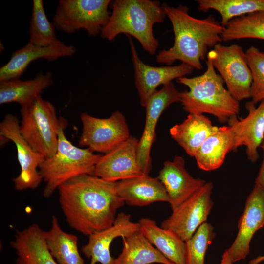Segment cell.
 Returning a JSON list of instances; mask_svg holds the SVG:
<instances>
[{
    "label": "cell",
    "instance_id": "cell-1",
    "mask_svg": "<svg viewBox=\"0 0 264 264\" xmlns=\"http://www.w3.org/2000/svg\"><path fill=\"white\" fill-rule=\"evenodd\" d=\"M116 183L84 174L61 184L59 203L70 227L89 236L112 226L117 211L125 204Z\"/></svg>",
    "mask_w": 264,
    "mask_h": 264
},
{
    "label": "cell",
    "instance_id": "cell-2",
    "mask_svg": "<svg viewBox=\"0 0 264 264\" xmlns=\"http://www.w3.org/2000/svg\"><path fill=\"white\" fill-rule=\"evenodd\" d=\"M162 5L172 25L174 42L169 49L158 53L156 61L172 66L178 60L194 69H202L201 61L207 55L208 49L222 42L221 34L225 27L212 15L199 19L190 15L186 6Z\"/></svg>",
    "mask_w": 264,
    "mask_h": 264
},
{
    "label": "cell",
    "instance_id": "cell-3",
    "mask_svg": "<svg viewBox=\"0 0 264 264\" xmlns=\"http://www.w3.org/2000/svg\"><path fill=\"white\" fill-rule=\"evenodd\" d=\"M166 17L163 5L158 1L116 0L100 36L110 41L121 34L133 37L146 51L154 55L159 44L154 35L153 27L155 23L163 22Z\"/></svg>",
    "mask_w": 264,
    "mask_h": 264
},
{
    "label": "cell",
    "instance_id": "cell-4",
    "mask_svg": "<svg viewBox=\"0 0 264 264\" xmlns=\"http://www.w3.org/2000/svg\"><path fill=\"white\" fill-rule=\"evenodd\" d=\"M205 71L192 78L182 77L177 82L188 87L181 92L180 102L189 114L207 113L216 117L222 123L228 122L240 110V103L224 86V81L218 74L211 58L207 56Z\"/></svg>",
    "mask_w": 264,
    "mask_h": 264
},
{
    "label": "cell",
    "instance_id": "cell-5",
    "mask_svg": "<svg viewBox=\"0 0 264 264\" xmlns=\"http://www.w3.org/2000/svg\"><path fill=\"white\" fill-rule=\"evenodd\" d=\"M65 125L62 121L56 154L45 159L38 168L46 183L43 191L45 198L50 197L61 184L73 177L84 174L94 175L95 166L101 156L88 148L73 145L65 134Z\"/></svg>",
    "mask_w": 264,
    "mask_h": 264
},
{
    "label": "cell",
    "instance_id": "cell-6",
    "mask_svg": "<svg viewBox=\"0 0 264 264\" xmlns=\"http://www.w3.org/2000/svg\"><path fill=\"white\" fill-rule=\"evenodd\" d=\"M20 132L37 152L45 158L53 156L58 145V133L62 123L55 106L41 96L21 107Z\"/></svg>",
    "mask_w": 264,
    "mask_h": 264
},
{
    "label": "cell",
    "instance_id": "cell-7",
    "mask_svg": "<svg viewBox=\"0 0 264 264\" xmlns=\"http://www.w3.org/2000/svg\"><path fill=\"white\" fill-rule=\"evenodd\" d=\"M110 0H60L53 17L55 28L67 34L84 29L92 36L100 34L110 14Z\"/></svg>",
    "mask_w": 264,
    "mask_h": 264
},
{
    "label": "cell",
    "instance_id": "cell-8",
    "mask_svg": "<svg viewBox=\"0 0 264 264\" xmlns=\"http://www.w3.org/2000/svg\"><path fill=\"white\" fill-rule=\"evenodd\" d=\"M215 68L226 84L227 89L239 102L250 98L252 83L245 52L238 44H217L207 53Z\"/></svg>",
    "mask_w": 264,
    "mask_h": 264
},
{
    "label": "cell",
    "instance_id": "cell-9",
    "mask_svg": "<svg viewBox=\"0 0 264 264\" xmlns=\"http://www.w3.org/2000/svg\"><path fill=\"white\" fill-rule=\"evenodd\" d=\"M80 119L83 128L78 144L87 147L93 152L107 154L131 136L126 119L119 111H114L107 118L83 112Z\"/></svg>",
    "mask_w": 264,
    "mask_h": 264
},
{
    "label": "cell",
    "instance_id": "cell-10",
    "mask_svg": "<svg viewBox=\"0 0 264 264\" xmlns=\"http://www.w3.org/2000/svg\"><path fill=\"white\" fill-rule=\"evenodd\" d=\"M213 185L206 182L188 199L172 211L161 227L175 233L184 242L190 238L198 228L207 221L214 203L211 195Z\"/></svg>",
    "mask_w": 264,
    "mask_h": 264
},
{
    "label": "cell",
    "instance_id": "cell-11",
    "mask_svg": "<svg viewBox=\"0 0 264 264\" xmlns=\"http://www.w3.org/2000/svg\"><path fill=\"white\" fill-rule=\"evenodd\" d=\"M0 135L12 141L17 149L21 171L19 176L13 179L15 189L22 191L38 187L43 180L38 168L45 158L36 152L22 137L20 130V121L16 116L5 115L0 123Z\"/></svg>",
    "mask_w": 264,
    "mask_h": 264
},
{
    "label": "cell",
    "instance_id": "cell-12",
    "mask_svg": "<svg viewBox=\"0 0 264 264\" xmlns=\"http://www.w3.org/2000/svg\"><path fill=\"white\" fill-rule=\"evenodd\" d=\"M181 92L177 90L172 82L163 86L148 100L145 107L146 119L144 128L139 140L137 157L142 172L149 175L152 168L150 152L156 140L155 129L159 119L171 104L180 102Z\"/></svg>",
    "mask_w": 264,
    "mask_h": 264
},
{
    "label": "cell",
    "instance_id": "cell-13",
    "mask_svg": "<svg viewBox=\"0 0 264 264\" xmlns=\"http://www.w3.org/2000/svg\"><path fill=\"white\" fill-rule=\"evenodd\" d=\"M128 37L134 66L135 85L142 106L145 107L149 99L157 91L158 86L192 73L194 68L183 63L176 66L159 67L145 64L138 56L132 37L128 35Z\"/></svg>",
    "mask_w": 264,
    "mask_h": 264
},
{
    "label": "cell",
    "instance_id": "cell-14",
    "mask_svg": "<svg viewBox=\"0 0 264 264\" xmlns=\"http://www.w3.org/2000/svg\"><path fill=\"white\" fill-rule=\"evenodd\" d=\"M264 225V190L255 184L238 221L236 237L226 249L232 262L234 263L247 258L250 252V244L253 236Z\"/></svg>",
    "mask_w": 264,
    "mask_h": 264
},
{
    "label": "cell",
    "instance_id": "cell-15",
    "mask_svg": "<svg viewBox=\"0 0 264 264\" xmlns=\"http://www.w3.org/2000/svg\"><path fill=\"white\" fill-rule=\"evenodd\" d=\"M139 140L130 137L109 153L101 155L94 175L105 180L117 182L144 175L138 161Z\"/></svg>",
    "mask_w": 264,
    "mask_h": 264
},
{
    "label": "cell",
    "instance_id": "cell-16",
    "mask_svg": "<svg viewBox=\"0 0 264 264\" xmlns=\"http://www.w3.org/2000/svg\"><path fill=\"white\" fill-rule=\"evenodd\" d=\"M247 115L244 118L232 116L228 120V126L232 131L234 151L242 146L246 147L247 159L256 163L259 158L258 151L264 138V101L258 106L252 101L246 103Z\"/></svg>",
    "mask_w": 264,
    "mask_h": 264
},
{
    "label": "cell",
    "instance_id": "cell-17",
    "mask_svg": "<svg viewBox=\"0 0 264 264\" xmlns=\"http://www.w3.org/2000/svg\"><path fill=\"white\" fill-rule=\"evenodd\" d=\"M185 160L176 155L166 161L157 178L164 186L172 211L174 210L203 186L206 181L192 177L185 168Z\"/></svg>",
    "mask_w": 264,
    "mask_h": 264
},
{
    "label": "cell",
    "instance_id": "cell-18",
    "mask_svg": "<svg viewBox=\"0 0 264 264\" xmlns=\"http://www.w3.org/2000/svg\"><path fill=\"white\" fill-rule=\"evenodd\" d=\"M76 51L73 45H67L59 40L47 47H38L29 42L12 53L10 60L0 68V82L19 79L33 61L45 59L54 61L58 58L70 57Z\"/></svg>",
    "mask_w": 264,
    "mask_h": 264
},
{
    "label": "cell",
    "instance_id": "cell-19",
    "mask_svg": "<svg viewBox=\"0 0 264 264\" xmlns=\"http://www.w3.org/2000/svg\"><path fill=\"white\" fill-rule=\"evenodd\" d=\"M139 231L138 222L131 220V215L124 212L118 213L112 226L88 236V243L81 251L91 259L90 264H114V259L110 255V246L117 237H127Z\"/></svg>",
    "mask_w": 264,
    "mask_h": 264
},
{
    "label": "cell",
    "instance_id": "cell-20",
    "mask_svg": "<svg viewBox=\"0 0 264 264\" xmlns=\"http://www.w3.org/2000/svg\"><path fill=\"white\" fill-rule=\"evenodd\" d=\"M116 190L125 203L130 206L143 207L155 202H169L161 182L147 174L116 182Z\"/></svg>",
    "mask_w": 264,
    "mask_h": 264
},
{
    "label": "cell",
    "instance_id": "cell-21",
    "mask_svg": "<svg viewBox=\"0 0 264 264\" xmlns=\"http://www.w3.org/2000/svg\"><path fill=\"white\" fill-rule=\"evenodd\" d=\"M10 245L16 252V264H58L48 249L44 231L36 223L17 231Z\"/></svg>",
    "mask_w": 264,
    "mask_h": 264
},
{
    "label": "cell",
    "instance_id": "cell-22",
    "mask_svg": "<svg viewBox=\"0 0 264 264\" xmlns=\"http://www.w3.org/2000/svg\"><path fill=\"white\" fill-rule=\"evenodd\" d=\"M218 128L204 114H189L182 123L170 128V134L188 155L194 157L201 145Z\"/></svg>",
    "mask_w": 264,
    "mask_h": 264
},
{
    "label": "cell",
    "instance_id": "cell-23",
    "mask_svg": "<svg viewBox=\"0 0 264 264\" xmlns=\"http://www.w3.org/2000/svg\"><path fill=\"white\" fill-rule=\"evenodd\" d=\"M138 223L139 231L167 259L174 264H186L185 242L175 233L148 218L140 219Z\"/></svg>",
    "mask_w": 264,
    "mask_h": 264
},
{
    "label": "cell",
    "instance_id": "cell-24",
    "mask_svg": "<svg viewBox=\"0 0 264 264\" xmlns=\"http://www.w3.org/2000/svg\"><path fill=\"white\" fill-rule=\"evenodd\" d=\"M234 151V139L229 126L219 127L201 145L194 157L199 168L211 171L220 167L226 154Z\"/></svg>",
    "mask_w": 264,
    "mask_h": 264
},
{
    "label": "cell",
    "instance_id": "cell-25",
    "mask_svg": "<svg viewBox=\"0 0 264 264\" xmlns=\"http://www.w3.org/2000/svg\"><path fill=\"white\" fill-rule=\"evenodd\" d=\"M53 83L50 72L40 73L34 78L26 80L19 79L0 82V104L18 103L25 106L41 96L47 88Z\"/></svg>",
    "mask_w": 264,
    "mask_h": 264
},
{
    "label": "cell",
    "instance_id": "cell-26",
    "mask_svg": "<svg viewBox=\"0 0 264 264\" xmlns=\"http://www.w3.org/2000/svg\"><path fill=\"white\" fill-rule=\"evenodd\" d=\"M121 253L114 259V264H174L153 246L138 231L122 237Z\"/></svg>",
    "mask_w": 264,
    "mask_h": 264
},
{
    "label": "cell",
    "instance_id": "cell-27",
    "mask_svg": "<svg viewBox=\"0 0 264 264\" xmlns=\"http://www.w3.org/2000/svg\"><path fill=\"white\" fill-rule=\"evenodd\" d=\"M47 247L58 264H85L78 247V237L62 230L58 218L52 217L49 230L44 231Z\"/></svg>",
    "mask_w": 264,
    "mask_h": 264
},
{
    "label": "cell",
    "instance_id": "cell-28",
    "mask_svg": "<svg viewBox=\"0 0 264 264\" xmlns=\"http://www.w3.org/2000/svg\"><path fill=\"white\" fill-rule=\"evenodd\" d=\"M198 9L203 12L217 11L221 24L225 27L232 19L250 13L264 11V0H197Z\"/></svg>",
    "mask_w": 264,
    "mask_h": 264
},
{
    "label": "cell",
    "instance_id": "cell-29",
    "mask_svg": "<svg viewBox=\"0 0 264 264\" xmlns=\"http://www.w3.org/2000/svg\"><path fill=\"white\" fill-rule=\"evenodd\" d=\"M222 42L244 38L264 40V11H258L236 17L224 27Z\"/></svg>",
    "mask_w": 264,
    "mask_h": 264
},
{
    "label": "cell",
    "instance_id": "cell-30",
    "mask_svg": "<svg viewBox=\"0 0 264 264\" xmlns=\"http://www.w3.org/2000/svg\"><path fill=\"white\" fill-rule=\"evenodd\" d=\"M55 26L46 16L42 0L33 1L29 22V43L38 47H47L59 40L55 35Z\"/></svg>",
    "mask_w": 264,
    "mask_h": 264
},
{
    "label": "cell",
    "instance_id": "cell-31",
    "mask_svg": "<svg viewBox=\"0 0 264 264\" xmlns=\"http://www.w3.org/2000/svg\"><path fill=\"white\" fill-rule=\"evenodd\" d=\"M213 225L207 221L201 224L185 241L186 264H205V256L215 237Z\"/></svg>",
    "mask_w": 264,
    "mask_h": 264
},
{
    "label": "cell",
    "instance_id": "cell-32",
    "mask_svg": "<svg viewBox=\"0 0 264 264\" xmlns=\"http://www.w3.org/2000/svg\"><path fill=\"white\" fill-rule=\"evenodd\" d=\"M245 54L252 77L250 98L256 104L264 101V52L251 46Z\"/></svg>",
    "mask_w": 264,
    "mask_h": 264
},
{
    "label": "cell",
    "instance_id": "cell-33",
    "mask_svg": "<svg viewBox=\"0 0 264 264\" xmlns=\"http://www.w3.org/2000/svg\"><path fill=\"white\" fill-rule=\"evenodd\" d=\"M263 153V158L259 173L255 180V184L258 185L264 190V138L261 147Z\"/></svg>",
    "mask_w": 264,
    "mask_h": 264
},
{
    "label": "cell",
    "instance_id": "cell-34",
    "mask_svg": "<svg viewBox=\"0 0 264 264\" xmlns=\"http://www.w3.org/2000/svg\"><path fill=\"white\" fill-rule=\"evenodd\" d=\"M220 264H234L229 259L226 250L223 252L222 255Z\"/></svg>",
    "mask_w": 264,
    "mask_h": 264
},
{
    "label": "cell",
    "instance_id": "cell-35",
    "mask_svg": "<svg viewBox=\"0 0 264 264\" xmlns=\"http://www.w3.org/2000/svg\"><path fill=\"white\" fill-rule=\"evenodd\" d=\"M264 261V255L257 257L250 260L248 264H260L262 262Z\"/></svg>",
    "mask_w": 264,
    "mask_h": 264
}]
</instances>
